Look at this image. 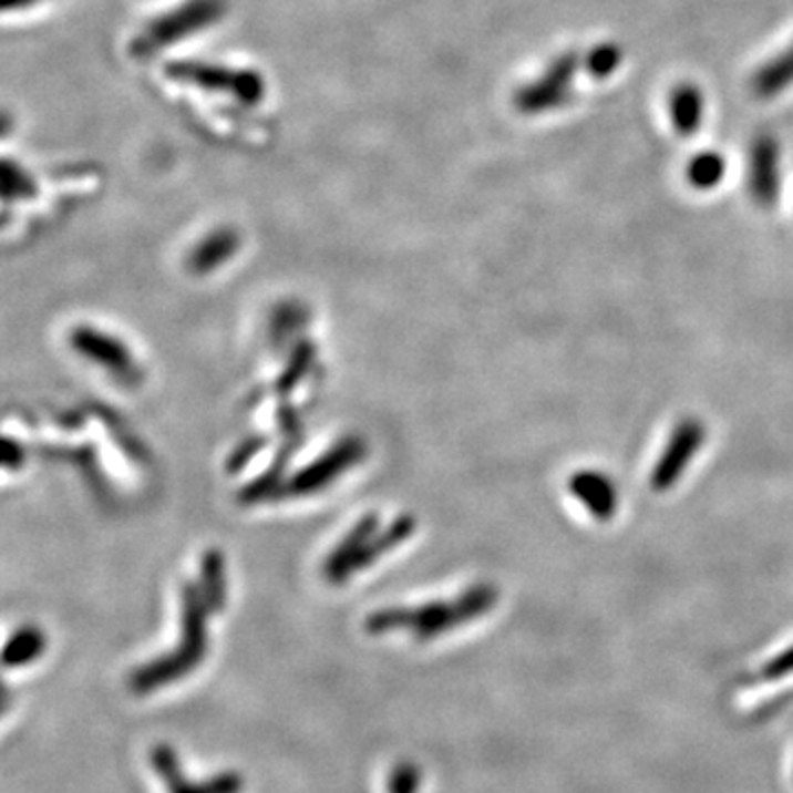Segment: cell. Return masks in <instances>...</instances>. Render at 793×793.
<instances>
[{
  "label": "cell",
  "mask_w": 793,
  "mask_h": 793,
  "mask_svg": "<svg viewBox=\"0 0 793 793\" xmlns=\"http://www.w3.org/2000/svg\"><path fill=\"white\" fill-rule=\"evenodd\" d=\"M498 591L490 585L472 587L454 601H432L419 608H384L367 619V630L382 635L389 630L410 628L419 641L439 637L445 630L478 619L496 604Z\"/></svg>",
  "instance_id": "obj_1"
},
{
  "label": "cell",
  "mask_w": 793,
  "mask_h": 793,
  "mask_svg": "<svg viewBox=\"0 0 793 793\" xmlns=\"http://www.w3.org/2000/svg\"><path fill=\"white\" fill-rule=\"evenodd\" d=\"M209 604L203 591L188 587L184 591V639L177 650H171L164 657L153 659L151 663L137 668L131 674V690L135 694L155 692L173 681L190 674L205 657L207 635H205V612Z\"/></svg>",
  "instance_id": "obj_2"
},
{
  "label": "cell",
  "mask_w": 793,
  "mask_h": 793,
  "mask_svg": "<svg viewBox=\"0 0 793 793\" xmlns=\"http://www.w3.org/2000/svg\"><path fill=\"white\" fill-rule=\"evenodd\" d=\"M164 75L177 84L231 97L243 106H256L267 95L265 78L256 69L247 66H227L203 60H173L164 64Z\"/></svg>",
  "instance_id": "obj_3"
},
{
  "label": "cell",
  "mask_w": 793,
  "mask_h": 793,
  "mask_svg": "<svg viewBox=\"0 0 793 793\" xmlns=\"http://www.w3.org/2000/svg\"><path fill=\"white\" fill-rule=\"evenodd\" d=\"M225 11V0H186L179 7H173L171 11L151 20L131 42V53L135 58L148 60L159 51L214 27L223 20Z\"/></svg>",
  "instance_id": "obj_4"
},
{
  "label": "cell",
  "mask_w": 793,
  "mask_h": 793,
  "mask_svg": "<svg viewBox=\"0 0 793 793\" xmlns=\"http://www.w3.org/2000/svg\"><path fill=\"white\" fill-rule=\"evenodd\" d=\"M585 62L576 51L558 55L534 82L523 84L514 104L525 115H540L556 109H563L574 95V80Z\"/></svg>",
  "instance_id": "obj_5"
},
{
  "label": "cell",
  "mask_w": 793,
  "mask_h": 793,
  "mask_svg": "<svg viewBox=\"0 0 793 793\" xmlns=\"http://www.w3.org/2000/svg\"><path fill=\"white\" fill-rule=\"evenodd\" d=\"M706 434V425L699 419L690 416L679 421L650 474V487L655 492H666L681 478L694 454L701 450Z\"/></svg>",
  "instance_id": "obj_6"
},
{
  "label": "cell",
  "mask_w": 793,
  "mask_h": 793,
  "mask_svg": "<svg viewBox=\"0 0 793 793\" xmlns=\"http://www.w3.org/2000/svg\"><path fill=\"white\" fill-rule=\"evenodd\" d=\"M750 190L756 203L770 207L781 195V146L772 135L756 137L750 153Z\"/></svg>",
  "instance_id": "obj_7"
},
{
  "label": "cell",
  "mask_w": 793,
  "mask_h": 793,
  "mask_svg": "<svg viewBox=\"0 0 793 793\" xmlns=\"http://www.w3.org/2000/svg\"><path fill=\"white\" fill-rule=\"evenodd\" d=\"M569 490L580 503H585L597 521H610L615 516L619 498L612 481L606 474L594 470L576 472L569 481Z\"/></svg>",
  "instance_id": "obj_8"
},
{
  "label": "cell",
  "mask_w": 793,
  "mask_h": 793,
  "mask_svg": "<svg viewBox=\"0 0 793 793\" xmlns=\"http://www.w3.org/2000/svg\"><path fill=\"white\" fill-rule=\"evenodd\" d=\"M71 340H73V347L82 356L109 367L111 373L120 375L122 380H128V375L135 373L128 351L122 344H117L115 340L104 338L102 333H97L93 329H75Z\"/></svg>",
  "instance_id": "obj_9"
},
{
  "label": "cell",
  "mask_w": 793,
  "mask_h": 793,
  "mask_svg": "<svg viewBox=\"0 0 793 793\" xmlns=\"http://www.w3.org/2000/svg\"><path fill=\"white\" fill-rule=\"evenodd\" d=\"M668 106H670L672 126L679 135H694L699 131V126L703 122L706 102H703V93L699 91L697 84L683 82V84L674 86V91L670 93Z\"/></svg>",
  "instance_id": "obj_10"
},
{
  "label": "cell",
  "mask_w": 793,
  "mask_h": 793,
  "mask_svg": "<svg viewBox=\"0 0 793 793\" xmlns=\"http://www.w3.org/2000/svg\"><path fill=\"white\" fill-rule=\"evenodd\" d=\"M360 454H362L360 443H356V441L342 443V447L333 450V452L327 454L320 463L311 465L302 476H298L293 490L307 492V490H316V487L327 485V483L333 478V474H338V472H342L344 467H349Z\"/></svg>",
  "instance_id": "obj_11"
},
{
  "label": "cell",
  "mask_w": 793,
  "mask_h": 793,
  "mask_svg": "<svg viewBox=\"0 0 793 793\" xmlns=\"http://www.w3.org/2000/svg\"><path fill=\"white\" fill-rule=\"evenodd\" d=\"M240 245V238L234 229H227V227H220L216 229L214 234H209L205 240L198 243L197 249L193 251L188 265L193 271L197 274H205V271H212L214 267H218L223 260L231 258L236 254Z\"/></svg>",
  "instance_id": "obj_12"
},
{
  "label": "cell",
  "mask_w": 793,
  "mask_h": 793,
  "mask_svg": "<svg viewBox=\"0 0 793 793\" xmlns=\"http://www.w3.org/2000/svg\"><path fill=\"white\" fill-rule=\"evenodd\" d=\"M793 84V44L787 47L781 55L772 58L768 64H763L754 80L752 89L759 97H776L783 91H787Z\"/></svg>",
  "instance_id": "obj_13"
},
{
  "label": "cell",
  "mask_w": 793,
  "mask_h": 793,
  "mask_svg": "<svg viewBox=\"0 0 793 793\" xmlns=\"http://www.w3.org/2000/svg\"><path fill=\"white\" fill-rule=\"evenodd\" d=\"M151 765L164 781L168 793H205L203 783H193L182 770L179 756L171 745H155L151 752Z\"/></svg>",
  "instance_id": "obj_14"
},
{
  "label": "cell",
  "mask_w": 793,
  "mask_h": 793,
  "mask_svg": "<svg viewBox=\"0 0 793 793\" xmlns=\"http://www.w3.org/2000/svg\"><path fill=\"white\" fill-rule=\"evenodd\" d=\"M47 648V637L35 626H24L11 635V639L4 646L2 663L4 668H20L42 657Z\"/></svg>",
  "instance_id": "obj_15"
},
{
  "label": "cell",
  "mask_w": 793,
  "mask_h": 793,
  "mask_svg": "<svg viewBox=\"0 0 793 793\" xmlns=\"http://www.w3.org/2000/svg\"><path fill=\"white\" fill-rule=\"evenodd\" d=\"M725 171H728L725 157L714 151H708V153H699L692 157V162L686 168V177H688L690 186H694L699 190H710L723 182Z\"/></svg>",
  "instance_id": "obj_16"
},
{
  "label": "cell",
  "mask_w": 793,
  "mask_h": 793,
  "mask_svg": "<svg viewBox=\"0 0 793 793\" xmlns=\"http://www.w3.org/2000/svg\"><path fill=\"white\" fill-rule=\"evenodd\" d=\"M38 193L33 177L13 159L2 162V198L4 200H24Z\"/></svg>",
  "instance_id": "obj_17"
},
{
  "label": "cell",
  "mask_w": 793,
  "mask_h": 793,
  "mask_svg": "<svg viewBox=\"0 0 793 793\" xmlns=\"http://www.w3.org/2000/svg\"><path fill=\"white\" fill-rule=\"evenodd\" d=\"M624 60V53H621V47L612 44V42H601L594 47L587 55H585V69L587 73L595 78V80H606L610 78L619 64Z\"/></svg>",
  "instance_id": "obj_18"
},
{
  "label": "cell",
  "mask_w": 793,
  "mask_h": 793,
  "mask_svg": "<svg viewBox=\"0 0 793 793\" xmlns=\"http://www.w3.org/2000/svg\"><path fill=\"white\" fill-rule=\"evenodd\" d=\"M203 597L209 604V610H220L225 604L223 560L216 552H209L203 563Z\"/></svg>",
  "instance_id": "obj_19"
},
{
  "label": "cell",
  "mask_w": 793,
  "mask_h": 793,
  "mask_svg": "<svg viewBox=\"0 0 793 793\" xmlns=\"http://www.w3.org/2000/svg\"><path fill=\"white\" fill-rule=\"evenodd\" d=\"M421 785V772L412 761L396 763L389 776L387 790L389 793H416Z\"/></svg>",
  "instance_id": "obj_20"
},
{
  "label": "cell",
  "mask_w": 793,
  "mask_h": 793,
  "mask_svg": "<svg viewBox=\"0 0 793 793\" xmlns=\"http://www.w3.org/2000/svg\"><path fill=\"white\" fill-rule=\"evenodd\" d=\"M243 779L236 772H223L207 781H203L205 793H240L243 792Z\"/></svg>",
  "instance_id": "obj_21"
},
{
  "label": "cell",
  "mask_w": 793,
  "mask_h": 793,
  "mask_svg": "<svg viewBox=\"0 0 793 793\" xmlns=\"http://www.w3.org/2000/svg\"><path fill=\"white\" fill-rule=\"evenodd\" d=\"M793 672V648H790L787 652H783L781 657H776L774 661H770L765 666V677L768 679H776V677H785Z\"/></svg>",
  "instance_id": "obj_22"
},
{
  "label": "cell",
  "mask_w": 793,
  "mask_h": 793,
  "mask_svg": "<svg viewBox=\"0 0 793 793\" xmlns=\"http://www.w3.org/2000/svg\"><path fill=\"white\" fill-rule=\"evenodd\" d=\"M42 0H2V11L9 13V11H22V9H29V7H35L40 4Z\"/></svg>",
  "instance_id": "obj_23"
}]
</instances>
